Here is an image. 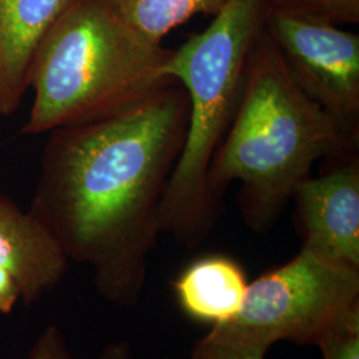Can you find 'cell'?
I'll return each instance as SVG.
<instances>
[{"mask_svg": "<svg viewBox=\"0 0 359 359\" xmlns=\"http://www.w3.org/2000/svg\"><path fill=\"white\" fill-rule=\"evenodd\" d=\"M0 266L19 283L22 301L31 305L55 289L69 259L51 231L29 209L0 193Z\"/></svg>", "mask_w": 359, "mask_h": 359, "instance_id": "obj_8", "label": "cell"}, {"mask_svg": "<svg viewBox=\"0 0 359 359\" xmlns=\"http://www.w3.org/2000/svg\"><path fill=\"white\" fill-rule=\"evenodd\" d=\"M99 359H132V351L128 342L118 341L108 344L104 347Z\"/></svg>", "mask_w": 359, "mask_h": 359, "instance_id": "obj_17", "label": "cell"}, {"mask_svg": "<svg viewBox=\"0 0 359 359\" xmlns=\"http://www.w3.org/2000/svg\"><path fill=\"white\" fill-rule=\"evenodd\" d=\"M323 359H359V302L316 339Z\"/></svg>", "mask_w": 359, "mask_h": 359, "instance_id": "obj_14", "label": "cell"}, {"mask_svg": "<svg viewBox=\"0 0 359 359\" xmlns=\"http://www.w3.org/2000/svg\"><path fill=\"white\" fill-rule=\"evenodd\" d=\"M271 345L224 326L213 329L193 348L192 359H265Z\"/></svg>", "mask_w": 359, "mask_h": 359, "instance_id": "obj_12", "label": "cell"}, {"mask_svg": "<svg viewBox=\"0 0 359 359\" xmlns=\"http://www.w3.org/2000/svg\"><path fill=\"white\" fill-rule=\"evenodd\" d=\"M357 148L358 142L299 88L262 27L249 53L237 112L209 169L208 188L218 203L238 181L246 224L268 231L317 161Z\"/></svg>", "mask_w": 359, "mask_h": 359, "instance_id": "obj_2", "label": "cell"}, {"mask_svg": "<svg viewBox=\"0 0 359 359\" xmlns=\"http://www.w3.org/2000/svg\"><path fill=\"white\" fill-rule=\"evenodd\" d=\"M334 167L304 180L293 194L302 248L359 270V158H334Z\"/></svg>", "mask_w": 359, "mask_h": 359, "instance_id": "obj_7", "label": "cell"}, {"mask_svg": "<svg viewBox=\"0 0 359 359\" xmlns=\"http://www.w3.org/2000/svg\"><path fill=\"white\" fill-rule=\"evenodd\" d=\"M268 7L335 26L359 22V0H268Z\"/></svg>", "mask_w": 359, "mask_h": 359, "instance_id": "obj_13", "label": "cell"}, {"mask_svg": "<svg viewBox=\"0 0 359 359\" xmlns=\"http://www.w3.org/2000/svg\"><path fill=\"white\" fill-rule=\"evenodd\" d=\"M188 116L175 81L124 112L48 133L29 210L117 306L142 295Z\"/></svg>", "mask_w": 359, "mask_h": 359, "instance_id": "obj_1", "label": "cell"}, {"mask_svg": "<svg viewBox=\"0 0 359 359\" xmlns=\"http://www.w3.org/2000/svg\"><path fill=\"white\" fill-rule=\"evenodd\" d=\"M74 1L0 0V116L20 105L40 40Z\"/></svg>", "mask_w": 359, "mask_h": 359, "instance_id": "obj_9", "label": "cell"}, {"mask_svg": "<svg viewBox=\"0 0 359 359\" xmlns=\"http://www.w3.org/2000/svg\"><path fill=\"white\" fill-rule=\"evenodd\" d=\"M28 359H76L67 345L60 329L55 325L46 327L31 347Z\"/></svg>", "mask_w": 359, "mask_h": 359, "instance_id": "obj_15", "label": "cell"}, {"mask_svg": "<svg viewBox=\"0 0 359 359\" xmlns=\"http://www.w3.org/2000/svg\"><path fill=\"white\" fill-rule=\"evenodd\" d=\"M359 302V270L334 264L301 248L277 269L248 285L238 314L224 326L274 345L314 344Z\"/></svg>", "mask_w": 359, "mask_h": 359, "instance_id": "obj_5", "label": "cell"}, {"mask_svg": "<svg viewBox=\"0 0 359 359\" xmlns=\"http://www.w3.org/2000/svg\"><path fill=\"white\" fill-rule=\"evenodd\" d=\"M132 29L163 44L170 31L197 15H216L229 0H102Z\"/></svg>", "mask_w": 359, "mask_h": 359, "instance_id": "obj_11", "label": "cell"}, {"mask_svg": "<svg viewBox=\"0 0 359 359\" xmlns=\"http://www.w3.org/2000/svg\"><path fill=\"white\" fill-rule=\"evenodd\" d=\"M248 285L238 262L229 257L209 256L194 261L181 273L175 292L188 316L217 326L238 314Z\"/></svg>", "mask_w": 359, "mask_h": 359, "instance_id": "obj_10", "label": "cell"}, {"mask_svg": "<svg viewBox=\"0 0 359 359\" xmlns=\"http://www.w3.org/2000/svg\"><path fill=\"white\" fill-rule=\"evenodd\" d=\"M264 27L299 88L359 142L358 35L269 7Z\"/></svg>", "mask_w": 359, "mask_h": 359, "instance_id": "obj_6", "label": "cell"}, {"mask_svg": "<svg viewBox=\"0 0 359 359\" xmlns=\"http://www.w3.org/2000/svg\"><path fill=\"white\" fill-rule=\"evenodd\" d=\"M268 0H229L205 31L172 53L165 75L187 92L185 140L160 205V231L197 246L215 224L217 201L208 173L236 116L249 53L264 27Z\"/></svg>", "mask_w": 359, "mask_h": 359, "instance_id": "obj_4", "label": "cell"}, {"mask_svg": "<svg viewBox=\"0 0 359 359\" xmlns=\"http://www.w3.org/2000/svg\"><path fill=\"white\" fill-rule=\"evenodd\" d=\"M170 53L102 0H75L34 53V102L22 135H48L124 112L175 83L164 71Z\"/></svg>", "mask_w": 359, "mask_h": 359, "instance_id": "obj_3", "label": "cell"}, {"mask_svg": "<svg viewBox=\"0 0 359 359\" xmlns=\"http://www.w3.org/2000/svg\"><path fill=\"white\" fill-rule=\"evenodd\" d=\"M22 301V290L13 274L0 266V314H11Z\"/></svg>", "mask_w": 359, "mask_h": 359, "instance_id": "obj_16", "label": "cell"}]
</instances>
